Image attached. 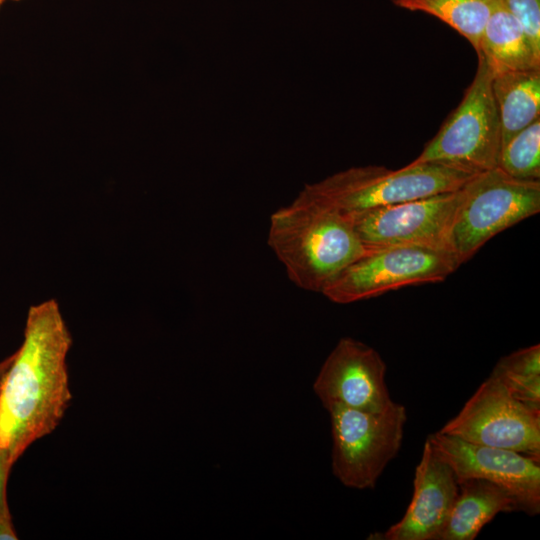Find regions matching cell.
Here are the masks:
<instances>
[{
  "instance_id": "obj_1",
  "label": "cell",
  "mask_w": 540,
  "mask_h": 540,
  "mask_svg": "<svg viewBox=\"0 0 540 540\" xmlns=\"http://www.w3.org/2000/svg\"><path fill=\"white\" fill-rule=\"evenodd\" d=\"M71 345L55 300L29 308L23 342L0 381V448L13 463L31 444L51 434L70 406Z\"/></svg>"
},
{
  "instance_id": "obj_11",
  "label": "cell",
  "mask_w": 540,
  "mask_h": 540,
  "mask_svg": "<svg viewBox=\"0 0 540 540\" xmlns=\"http://www.w3.org/2000/svg\"><path fill=\"white\" fill-rule=\"evenodd\" d=\"M386 364L369 345L341 338L323 363L313 389L327 410L334 404L371 413L389 408Z\"/></svg>"
},
{
  "instance_id": "obj_7",
  "label": "cell",
  "mask_w": 540,
  "mask_h": 540,
  "mask_svg": "<svg viewBox=\"0 0 540 540\" xmlns=\"http://www.w3.org/2000/svg\"><path fill=\"white\" fill-rule=\"evenodd\" d=\"M460 265L453 253L426 247L366 250L321 294L334 303H353L407 286L442 282Z\"/></svg>"
},
{
  "instance_id": "obj_16",
  "label": "cell",
  "mask_w": 540,
  "mask_h": 540,
  "mask_svg": "<svg viewBox=\"0 0 540 540\" xmlns=\"http://www.w3.org/2000/svg\"><path fill=\"white\" fill-rule=\"evenodd\" d=\"M401 8L433 15L465 37L476 53L495 0H392Z\"/></svg>"
},
{
  "instance_id": "obj_8",
  "label": "cell",
  "mask_w": 540,
  "mask_h": 540,
  "mask_svg": "<svg viewBox=\"0 0 540 540\" xmlns=\"http://www.w3.org/2000/svg\"><path fill=\"white\" fill-rule=\"evenodd\" d=\"M438 432L540 460V409L518 400L493 374Z\"/></svg>"
},
{
  "instance_id": "obj_15",
  "label": "cell",
  "mask_w": 540,
  "mask_h": 540,
  "mask_svg": "<svg viewBox=\"0 0 540 540\" xmlns=\"http://www.w3.org/2000/svg\"><path fill=\"white\" fill-rule=\"evenodd\" d=\"M492 92L501 125V147L540 119V69L493 74Z\"/></svg>"
},
{
  "instance_id": "obj_2",
  "label": "cell",
  "mask_w": 540,
  "mask_h": 540,
  "mask_svg": "<svg viewBox=\"0 0 540 540\" xmlns=\"http://www.w3.org/2000/svg\"><path fill=\"white\" fill-rule=\"evenodd\" d=\"M268 244L294 284L320 293L366 251L347 216L303 190L271 215Z\"/></svg>"
},
{
  "instance_id": "obj_12",
  "label": "cell",
  "mask_w": 540,
  "mask_h": 540,
  "mask_svg": "<svg viewBox=\"0 0 540 540\" xmlns=\"http://www.w3.org/2000/svg\"><path fill=\"white\" fill-rule=\"evenodd\" d=\"M411 502L401 520L375 539L437 540L457 497L459 485L449 463L426 439L415 470Z\"/></svg>"
},
{
  "instance_id": "obj_10",
  "label": "cell",
  "mask_w": 540,
  "mask_h": 540,
  "mask_svg": "<svg viewBox=\"0 0 540 540\" xmlns=\"http://www.w3.org/2000/svg\"><path fill=\"white\" fill-rule=\"evenodd\" d=\"M427 439L449 463L458 482L471 478L489 481L506 490L519 511L531 516L540 512V460L438 431Z\"/></svg>"
},
{
  "instance_id": "obj_17",
  "label": "cell",
  "mask_w": 540,
  "mask_h": 540,
  "mask_svg": "<svg viewBox=\"0 0 540 540\" xmlns=\"http://www.w3.org/2000/svg\"><path fill=\"white\" fill-rule=\"evenodd\" d=\"M491 374L497 376L514 397L540 409V345L519 349L502 357Z\"/></svg>"
},
{
  "instance_id": "obj_4",
  "label": "cell",
  "mask_w": 540,
  "mask_h": 540,
  "mask_svg": "<svg viewBox=\"0 0 540 540\" xmlns=\"http://www.w3.org/2000/svg\"><path fill=\"white\" fill-rule=\"evenodd\" d=\"M492 79L493 71L478 56L475 76L460 104L411 162H438L472 173L498 166L501 125Z\"/></svg>"
},
{
  "instance_id": "obj_24",
  "label": "cell",
  "mask_w": 540,
  "mask_h": 540,
  "mask_svg": "<svg viewBox=\"0 0 540 540\" xmlns=\"http://www.w3.org/2000/svg\"><path fill=\"white\" fill-rule=\"evenodd\" d=\"M16 1V0H15Z\"/></svg>"
},
{
  "instance_id": "obj_20",
  "label": "cell",
  "mask_w": 540,
  "mask_h": 540,
  "mask_svg": "<svg viewBox=\"0 0 540 540\" xmlns=\"http://www.w3.org/2000/svg\"><path fill=\"white\" fill-rule=\"evenodd\" d=\"M14 465L5 449L0 448V517L11 516L7 502V481L10 470Z\"/></svg>"
},
{
  "instance_id": "obj_21",
  "label": "cell",
  "mask_w": 540,
  "mask_h": 540,
  "mask_svg": "<svg viewBox=\"0 0 540 540\" xmlns=\"http://www.w3.org/2000/svg\"><path fill=\"white\" fill-rule=\"evenodd\" d=\"M17 534L12 524V518L0 517V540H16Z\"/></svg>"
},
{
  "instance_id": "obj_3",
  "label": "cell",
  "mask_w": 540,
  "mask_h": 540,
  "mask_svg": "<svg viewBox=\"0 0 540 540\" xmlns=\"http://www.w3.org/2000/svg\"><path fill=\"white\" fill-rule=\"evenodd\" d=\"M476 174L438 162H410L398 170L369 165L335 173L306 185L303 191L350 217L372 209L458 190Z\"/></svg>"
},
{
  "instance_id": "obj_23",
  "label": "cell",
  "mask_w": 540,
  "mask_h": 540,
  "mask_svg": "<svg viewBox=\"0 0 540 540\" xmlns=\"http://www.w3.org/2000/svg\"><path fill=\"white\" fill-rule=\"evenodd\" d=\"M5 1H6V0H0V8H1V6L4 4Z\"/></svg>"
},
{
  "instance_id": "obj_22",
  "label": "cell",
  "mask_w": 540,
  "mask_h": 540,
  "mask_svg": "<svg viewBox=\"0 0 540 540\" xmlns=\"http://www.w3.org/2000/svg\"><path fill=\"white\" fill-rule=\"evenodd\" d=\"M12 358H13V354L0 361V381H1L2 376L4 375L5 371L9 367V365H10V363L12 361Z\"/></svg>"
},
{
  "instance_id": "obj_13",
  "label": "cell",
  "mask_w": 540,
  "mask_h": 540,
  "mask_svg": "<svg viewBox=\"0 0 540 540\" xmlns=\"http://www.w3.org/2000/svg\"><path fill=\"white\" fill-rule=\"evenodd\" d=\"M459 490L437 540H473L497 514L519 511L514 498L482 479L458 482Z\"/></svg>"
},
{
  "instance_id": "obj_5",
  "label": "cell",
  "mask_w": 540,
  "mask_h": 540,
  "mask_svg": "<svg viewBox=\"0 0 540 540\" xmlns=\"http://www.w3.org/2000/svg\"><path fill=\"white\" fill-rule=\"evenodd\" d=\"M332 470L346 487L373 488L398 454L407 421L406 408L394 402L380 413L330 406Z\"/></svg>"
},
{
  "instance_id": "obj_9",
  "label": "cell",
  "mask_w": 540,
  "mask_h": 540,
  "mask_svg": "<svg viewBox=\"0 0 540 540\" xmlns=\"http://www.w3.org/2000/svg\"><path fill=\"white\" fill-rule=\"evenodd\" d=\"M464 186L348 218L366 250L419 246L453 253L452 229L465 197Z\"/></svg>"
},
{
  "instance_id": "obj_14",
  "label": "cell",
  "mask_w": 540,
  "mask_h": 540,
  "mask_svg": "<svg viewBox=\"0 0 540 540\" xmlns=\"http://www.w3.org/2000/svg\"><path fill=\"white\" fill-rule=\"evenodd\" d=\"M477 55L486 61L493 74L540 69V56L501 0H495L493 4L480 37Z\"/></svg>"
},
{
  "instance_id": "obj_18",
  "label": "cell",
  "mask_w": 540,
  "mask_h": 540,
  "mask_svg": "<svg viewBox=\"0 0 540 540\" xmlns=\"http://www.w3.org/2000/svg\"><path fill=\"white\" fill-rule=\"evenodd\" d=\"M521 180L540 178V119H537L502 145L498 166Z\"/></svg>"
},
{
  "instance_id": "obj_19",
  "label": "cell",
  "mask_w": 540,
  "mask_h": 540,
  "mask_svg": "<svg viewBox=\"0 0 540 540\" xmlns=\"http://www.w3.org/2000/svg\"><path fill=\"white\" fill-rule=\"evenodd\" d=\"M522 27L530 45L540 56V0H501Z\"/></svg>"
},
{
  "instance_id": "obj_6",
  "label": "cell",
  "mask_w": 540,
  "mask_h": 540,
  "mask_svg": "<svg viewBox=\"0 0 540 540\" xmlns=\"http://www.w3.org/2000/svg\"><path fill=\"white\" fill-rule=\"evenodd\" d=\"M464 188L451 236L460 264L495 235L540 212V180L516 179L499 167L476 174Z\"/></svg>"
}]
</instances>
